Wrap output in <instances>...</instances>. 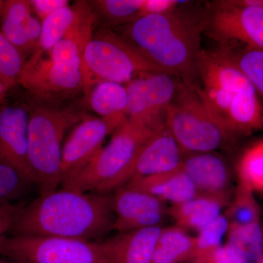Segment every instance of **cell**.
I'll return each instance as SVG.
<instances>
[{
    "mask_svg": "<svg viewBox=\"0 0 263 263\" xmlns=\"http://www.w3.org/2000/svg\"><path fill=\"white\" fill-rule=\"evenodd\" d=\"M5 1L0 0V20H1L2 14L5 8Z\"/></svg>",
    "mask_w": 263,
    "mask_h": 263,
    "instance_id": "f35d334b",
    "label": "cell"
},
{
    "mask_svg": "<svg viewBox=\"0 0 263 263\" xmlns=\"http://www.w3.org/2000/svg\"><path fill=\"white\" fill-rule=\"evenodd\" d=\"M19 208L13 203L0 205V242L11 230Z\"/></svg>",
    "mask_w": 263,
    "mask_h": 263,
    "instance_id": "836d02e7",
    "label": "cell"
},
{
    "mask_svg": "<svg viewBox=\"0 0 263 263\" xmlns=\"http://www.w3.org/2000/svg\"><path fill=\"white\" fill-rule=\"evenodd\" d=\"M179 82L177 77L165 72L137 76L125 86L128 119L141 123L153 132L163 129Z\"/></svg>",
    "mask_w": 263,
    "mask_h": 263,
    "instance_id": "9c48e42d",
    "label": "cell"
},
{
    "mask_svg": "<svg viewBox=\"0 0 263 263\" xmlns=\"http://www.w3.org/2000/svg\"><path fill=\"white\" fill-rule=\"evenodd\" d=\"M207 18L177 7L164 13L142 15L122 27L119 34L164 72L196 86L201 34L207 28Z\"/></svg>",
    "mask_w": 263,
    "mask_h": 263,
    "instance_id": "7a4b0ae2",
    "label": "cell"
},
{
    "mask_svg": "<svg viewBox=\"0 0 263 263\" xmlns=\"http://www.w3.org/2000/svg\"><path fill=\"white\" fill-rule=\"evenodd\" d=\"M207 28L219 43L240 42L263 51V7L249 0L216 2Z\"/></svg>",
    "mask_w": 263,
    "mask_h": 263,
    "instance_id": "30bf717a",
    "label": "cell"
},
{
    "mask_svg": "<svg viewBox=\"0 0 263 263\" xmlns=\"http://www.w3.org/2000/svg\"><path fill=\"white\" fill-rule=\"evenodd\" d=\"M249 1L252 4L263 7V0H249Z\"/></svg>",
    "mask_w": 263,
    "mask_h": 263,
    "instance_id": "74e56055",
    "label": "cell"
},
{
    "mask_svg": "<svg viewBox=\"0 0 263 263\" xmlns=\"http://www.w3.org/2000/svg\"><path fill=\"white\" fill-rule=\"evenodd\" d=\"M228 202V195H200L195 198L174 204L170 214L179 228L200 231L221 214Z\"/></svg>",
    "mask_w": 263,
    "mask_h": 263,
    "instance_id": "44dd1931",
    "label": "cell"
},
{
    "mask_svg": "<svg viewBox=\"0 0 263 263\" xmlns=\"http://www.w3.org/2000/svg\"><path fill=\"white\" fill-rule=\"evenodd\" d=\"M112 195L57 190L19 208L9 236L91 240L113 230Z\"/></svg>",
    "mask_w": 263,
    "mask_h": 263,
    "instance_id": "6da1fadb",
    "label": "cell"
},
{
    "mask_svg": "<svg viewBox=\"0 0 263 263\" xmlns=\"http://www.w3.org/2000/svg\"><path fill=\"white\" fill-rule=\"evenodd\" d=\"M162 229L157 226L119 233L102 243L110 263H151Z\"/></svg>",
    "mask_w": 263,
    "mask_h": 263,
    "instance_id": "ac0fdd59",
    "label": "cell"
},
{
    "mask_svg": "<svg viewBox=\"0 0 263 263\" xmlns=\"http://www.w3.org/2000/svg\"><path fill=\"white\" fill-rule=\"evenodd\" d=\"M183 154L171 133L167 128H163L143 147L129 182L181 168L184 159Z\"/></svg>",
    "mask_w": 263,
    "mask_h": 263,
    "instance_id": "e0dca14e",
    "label": "cell"
},
{
    "mask_svg": "<svg viewBox=\"0 0 263 263\" xmlns=\"http://www.w3.org/2000/svg\"><path fill=\"white\" fill-rule=\"evenodd\" d=\"M181 168L201 195H228L229 173L221 157L212 153L194 154L183 159Z\"/></svg>",
    "mask_w": 263,
    "mask_h": 263,
    "instance_id": "d6986e66",
    "label": "cell"
},
{
    "mask_svg": "<svg viewBox=\"0 0 263 263\" xmlns=\"http://www.w3.org/2000/svg\"><path fill=\"white\" fill-rule=\"evenodd\" d=\"M230 223L226 215L221 214L198 232L196 239V254L215 250L229 230Z\"/></svg>",
    "mask_w": 263,
    "mask_h": 263,
    "instance_id": "1f68e13d",
    "label": "cell"
},
{
    "mask_svg": "<svg viewBox=\"0 0 263 263\" xmlns=\"http://www.w3.org/2000/svg\"><path fill=\"white\" fill-rule=\"evenodd\" d=\"M196 239L179 227L162 228L151 263L191 261L196 254Z\"/></svg>",
    "mask_w": 263,
    "mask_h": 263,
    "instance_id": "7402d4cb",
    "label": "cell"
},
{
    "mask_svg": "<svg viewBox=\"0 0 263 263\" xmlns=\"http://www.w3.org/2000/svg\"><path fill=\"white\" fill-rule=\"evenodd\" d=\"M240 183L252 191L263 192V141L249 148L238 166Z\"/></svg>",
    "mask_w": 263,
    "mask_h": 263,
    "instance_id": "f546056e",
    "label": "cell"
},
{
    "mask_svg": "<svg viewBox=\"0 0 263 263\" xmlns=\"http://www.w3.org/2000/svg\"><path fill=\"white\" fill-rule=\"evenodd\" d=\"M111 198L113 230L119 233L160 226L163 219L164 202L140 189L124 185Z\"/></svg>",
    "mask_w": 263,
    "mask_h": 263,
    "instance_id": "4fadbf2b",
    "label": "cell"
},
{
    "mask_svg": "<svg viewBox=\"0 0 263 263\" xmlns=\"http://www.w3.org/2000/svg\"><path fill=\"white\" fill-rule=\"evenodd\" d=\"M230 227L248 226L259 221V209L254 200L253 191L240 183L234 200L228 208L226 215Z\"/></svg>",
    "mask_w": 263,
    "mask_h": 263,
    "instance_id": "83f0119b",
    "label": "cell"
},
{
    "mask_svg": "<svg viewBox=\"0 0 263 263\" xmlns=\"http://www.w3.org/2000/svg\"><path fill=\"white\" fill-rule=\"evenodd\" d=\"M29 119V108L25 105H0V161L34 183L28 158Z\"/></svg>",
    "mask_w": 263,
    "mask_h": 263,
    "instance_id": "5bb4252c",
    "label": "cell"
},
{
    "mask_svg": "<svg viewBox=\"0 0 263 263\" xmlns=\"http://www.w3.org/2000/svg\"><path fill=\"white\" fill-rule=\"evenodd\" d=\"M127 185L147 192L163 202H172L173 205L201 195L181 167L167 174L129 181Z\"/></svg>",
    "mask_w": 263,
    "mask_h": 263,
    "instance_id": "ffe728a7",
    "label": "cell"
},
{
    "mask_svg": "<svg viewBox=\"0 0 263 263\" xmlns=\"http://www.w3.org/2000/svg\"><path fill=\"white\" fill-rule=\"evenodd\" d=\"M216 254L221 263H245L239 256L226 245L216 249Z\"/></svg>",
    "mask_w": 263,
    "mask_h": 263,
    "instance_id": "e575fe53",
    "label": "cell"
},
{
    "mask_svg": "<svg viewBox=\"0 0 263 263\" xmlns=\"http://www.w3.org/2000/svg\"><path fill=\"white\" fill-rule=\"evenodd\" d=\"M88 95L90 107L100 117L127 112V91L123 84L103 81L95 85Z\"/></svg>",
    "mask_w": 263,
    "mask_h": 263,
    "instance_id": "603a6c76",
    "label": "cell"
},
{
    "mask_svg": "<svg viewBox=\"0 0 263 263\" xmlns=\"http://www.w3.org/2000/svg\"><path fill=\"white\" fill-rule=\"evenodd\" d=\"M8 91V90L6 89L4 85L0 83V105H3L5 103Z\"/></svg>",
    "mask_w": 263,
    "mask_h": 263,
    "instance_id": "8d00e7d4",
    "label": "cell"
},
{
    "mask_svg": "<svg viewBox=\"0 0 263 263\" xmlns=\"http://www.w3.org/2000/svg\"><path fill=\"white\" fill-rule=\"evenodd\" d=\"M32 13L30 2L7 0L0 20V32L26 60L37 49L42 31V22L35 18Z\"/></svg>",
    "mask_w": 263,
    "mask_h": 263,
    "instance_id": "9a60e30c",
    "label": "cell"
},
{
    "mask_svg": "<svg viewBox=\"0 0 263 263\" xmlns=\"http://www.w3.org/2000/svg\"><path fill=\"white\" fill-rule=\"evenodd\" d=\"M76 15V8L72 5L60 8L43 20L41 39L34 54L43 56L44 52L49 53L65 35Z\"/></svg>",
    "mask_w": 263,
    "mask_h": 263,
    "instance_id": "d4e9b609",
    "label": "cell"
},
{
    "mask_svg": "<svg viewBox=\"0 0 263 263\" xmlns=\"http://www.w3.org/2000/svg\"><path fill=\"white\" fill-rule=\"evenodd\" d=\"M165 127L183 153H212L232 136L217 122L202 101L195 86L180 80L170 107Z\"/></svg>",
    "mask_w": 263,
    "mask_h": 263,
    "instance_id": "52a82bcc",
    "label": "cell"
},
{
    "mask_svg": "<svg viewBox=\"0 0 263 263\" xmlns=\"http://www.w3.org/2000/svg\"><path fill=\"white\" fill-rule=\"evenodd\" d=\"M73 5L75 20L64 37L49 52L48 58L59 65L81 70L85 49L94 34L97 13L89 2L78 1Z\"/></svg>",
    "mask_w": 263,
    "mask_h": 263,
    "instance_id": "2e32d148",
    "label": "cell"
},
{
    "mask_svg": "<svg viewBox=\"0 0 263 263\" xmlns=\"http://www.w3.org/2000/svg\"><path fill=\"white\" fill-rule=\"evenodd\" d=\"M26 59L0 32V83L9 91L19 84Z\"/></svg>",
    "mask_w": 263,
    "mask_h": 263,
    "instance_id": "f1b7e54d",
    "label": "cell"
},
{
    "mask_svg": "<svg viewBox=\"0 0 263 263\" xmlns=\"http://www.w3.org/2000/svg\"><path fill=\"white\" fill-rule=\"evenodd\" d=\"M29 2L33 12L42 21L56 10L69 6L67 0H31Z\"/></svg>",
    "mask_w": 263,
    "mask_h": 263,
    "instance_id": "d6a6232c",
    "label": "cell"
},
{
    "mask_svg": "<svg viewBox=\"0 0 263 263\" xmlns=\"http://www.w3.org/2000/svg\"><path fill=\"white\" fill-rule=\"evenodd\" d=\"M0 263H3V262H0Z\"/></svg>",
    "mask_w": 263,
    "mask_h": 263,
    "instance_id": "60d3db41",
    "label": "cell"
},
{
    "mask_svg": "<svg viewBox=\"0 0 263 263\" xmlns=\"http://www.w3.org/2000/svg\"><path fill=\"white\" fill-rule=\"evenodd\" d=\"M195 87L211 114L230 134L263 127V108L255 88L219 47L202 50Z\"/></svg>",
    "mask_w": 263,
    "mask_h": 263,
    "instance_id": "3957f363",
    "label": "cell"
},
{
    "mask_svg": "<svg viewBox=\"0 0 263 263\" xmlns=\"http://www.w3.org/2000/svg\"><path fill=\"white\" fill-rule=\"evenodd\" d=\"M31 184L34 183L10 164L0 161V205L11 203L23 196Z\"/></svg>",
    "mask_w": 263,
    "mask_h": 263,
    "instance_id": "4dcf8cb0",
    "label": "cell"
},
{
    "mask_svg": "<svg viewBox=\"0 0 263 263\" xmlns=\"http://www.w3.org/2000/svg\"><path fill=\"white\" fill-rule=\"evenodd\" d=\"M157 133L127 118L108 144L77 176L62 183V189L110 195L129 182L140 153Z\"/></svg>",
    "mask_w": 263,
    "mask_h": 263,
    "instance_id": "277c9868",
    "label": "cell"
},
{
    "mask_svg": "<svg viewBox=\"0 0 263 263\" xmlns=\"http://www.w3.org/2000/svg\"><path fill=\"white\" fill-rule=\"evenodd\" d=\"M34 98L57 100L84 89L82 70L33 54L24 64L19 84Z\"/></svg>",
    "mask_w": 263,
    "mask_h": 263,
    "instance_id": "7c38bea8",
    "label": "cell"
},
{
    "mask_svg": "<svg viewBox=\"0 0 263 263\" xmlns=\"http://www.w3.org/2000/svg\"><path fill=\"white\" fill-rule=\"evenodd\" d=\"M257 263H263V251H262V257H261L260 259H259V262Z\"/></svg>",
    "mask_w": 263,
    "mask_h": 263,
    "instance_id": "ab89813d",
    "label": "cell"
},
{
    "mask_svg": "<svg viewBox=\"0 0 263 263\" xmlns=\"http://www.w3.org/2000/svg\"><path fill=\"white\" fill-rule=\"evenodd\" d=\"M29 164L40 195L61 185L63 139L70 128L89 118L76 108L34 106L29 108Z\"/></svg>",
    "mask_w": 263,
    "mask_h": 263,
    "instance_id": "5b68a950",
    "label": "cell"
},
{
    "mask_svg": "<svg viewBox=\"0 0 263 263\" xmlns=\"http://www.w3.org/2000/svg\"><path fill=\"white\" fill-rule=\"evenodd\" d=\"M216 250L197 253L192 259V263H221L216 256Z\"/></svg>",
    "mask_w": 263,
    "mask_h": 263,
    "instance_id": "d590c367",
    "label": "cell"
},
{
    "mask_svg": "<svg viewBox=\"0 0 263 263\" xmlns=\"http://www.w3.org/2000/svg\"><path fill=\"white\" fill-rule=\"evenodd\" d=\"M219 48L236 64L263 98V51L249 47L235 51L226 43H219Z\"/></svg>",
    "mask_w": 263,
    "mask_h": 263,
    "instance_id": "484cf974",
    "label": "cell"
},
{
    "mask_svg": "<svg viewBox=\"0 0 263 263\" xmlns=\"http://www.w3.org/2000/svg\"><path fill=\"white\" fill-rule=\"evenodd\" d=\"M127 117L125 114L89 117L73 127L62 146L61 185L77 176L98 155L109 135Z\"/></svg>",
    "mask_w": 263,
    "mask_h": 263,
    "instance_id": "8fae6325",
    "label": "cell"
},
{
    "mask_svg": "<svg viewBox=\"0 0 263 263\" xmlns=\"http://www.w3.org/2000/svg\"><path fill=\"white\" fill-rule=\"evenodd\" d=\"M0 254L15 263H110L102 242L57 237L5 236Z\"/></svg>",
    "mask_w": 263,
    "mask_h": 263,
    "instance_id": "ba28073f",
    "label": "cell"
},
{
    "mask_svg": "<svg viewBox=\"0 0 263 263\" xmlns=\"http://www.w3.org/2000/svg\"><path fill=\"white\" fill-rule=\"evenodd\" d=\"M81 70L87 94L103 81L127 84L143 74L164 72L127 38L109 28L93 34L85 49Z\"/></svg>",
    "mask_w": 263,
    "mask_h": 263,
    "instance_id": "8992f818",
    "label": "cell"
},
{
    "mask_svg": "<svg viewBox=\"0 0 263 263\" xmlns=\"http://www.w3.org/2000/svg\"><path fill=\"white\" fill-rule=\"evenodd\" d=\"M227 243L245 263H257L263 251V229L259 222L229 227Z\"/></svg>",
    "mask_w": 263,
    "mask_h": 263,
    "instance_id": "cb8c5ba5",
    "label": "cell"
},
{
    "mask_svg": "<svg viewBox=\"0 0 263 263\" xmlns=\"http://www.w3.org/2000/svg\"><path fill=\"white\" fill-rule=\"evenodd\" d=\"M89 3L96 13L114 25H126L143 15L144 0H96Z\"/></svg>",
    "mask_w": 263,
    "mask_h": 263,
    "instance_id": "4316f807",
    "label": "cell"
}]
</instances>
